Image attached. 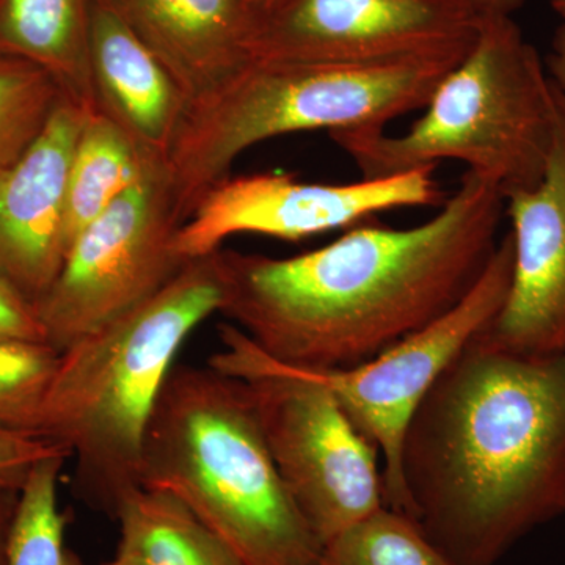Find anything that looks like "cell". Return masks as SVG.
I'll list each match as a JSON object with an SVG mask.
<instances>
[{"label":"cell","instance_id":"cell-25","mask_svg":"<svg viewBox=\"0 0 565 565\" xmlns=\"http://www.w3.org/2000/svg\"><path fill=\"white\" fill-rule=\"evenodd\" d=\"M545 66L556 102L565 114V25H561L553 35L552 50L546 55Z\"/></svg>","mask_w":565,"mask_h":565},{"label":"cell","instance_id":"cell-8","mask_svg":"<svg viewBox=\"0 0 565 565\" xmlns=\"http://www.w3.org/2000/svg\"><path fill=\"white\" fill-rule=\"evenodd\" d=\"M184 225L166 163H156L73 241L35 302L57 352L147 302L188 259L174 250Z\"/></svg>","mask_w":565,"mask_h":565},{"label":"cell","instance_id":"cell-1","mask_svg":"<svg viewBox=\"0 0 565 565\" xmlns=\"http://www.w3.org/2000/svg\"><path fill=\"white\" fill-rule=\"evenodd\" d=\"M504 214L503 192L465 170L440 211L412 228L356 226L292 258L221 248V315L277 363L370 362L473 289Z\"/></svg>","mask_w":565,"mask_h":565},{"label":"cell","instance_id":"cell-22","mask_svg":"<svg viewBox=\"0 0 565 565\" xmlns=\"http://www.w3.org/2000/svg\"><path fill=\"white\" fill-rule=\"evenodd\" d=\"M61 352L47 343L0 340V429L35 435Z\"/></svg>","mask_w":565,"mask_h":565},{"label":"cell","instance_id":"cell-19","mask_svg":"<svg viewBox=\"0 0 565 565\" xmlns=\"http://www.w3.org/2000/svg\"><path fill=\"white\" fill-rule=\"evenodd\" d=\"M66 460L65 452H55L33 465L11 526L7 565H82L66 545V515L58 505Z\"/></svg>","mask_w":565,"mask_h":565},{"label":"cell","instance_id":"cell-30","mask_svg":"<svg viewBox=\"0 0 565 565\" xmlns=\"http://www.w3.org/2000/svg\"><path fill=\"white\" fill-rule=\"evenodd\" d=\"M252 2L255 3L256 7H259V9L264 10L277 2V0H252Z\"/></svg>","mask_w":565,"mask_h":565},{"label":"cell","instance_id":"cell-24","mask_svg":"<svg viewBox=\"0 0 565 565\" xmlns=\"http://www.w3.org/2000/svg\"><path fill=\"white\" fill-rule=\"evenodd\" d=\"M55 452L63 451L35 435L0 429V486L22 489L33 465Z\"/></svg>","mask_w":565,"mask_h":565},{"label":"cell","instance_id":"cell-13","mask_svg":"<svg viewBox=\"0 0 565 565\" xmlns=\"http://www.w3.org/2000/svg\"><path fill=\"white\" fill-rule=\"evenodd\" d=\"M90 114L63 96L39 139L0 173V270L33 303L65 259L71 162Z\"/></svg>","mask_w":565,"mask_h":565},{"label":"cell","instance_id":"cell-28","mask_svg":"<svg viewBox=\"0 0 565 565\" xmlns=\"http://www.w3.org/2000/svg\"><path fill=\"white\" fill-rule=\"evenodd\" d=\"M104 565H141L140 561L137 559L136 555H132L129 550L120 548L118 546L117 556L110 561V563Z\"/></svg>","mask_w":565,"mask_h":565},{"label":"cell","instance_id":"cell-6","mask_svg":"<svg viewBox=\"0 0 565 565\" xmlns=\"http://www.w3.org/2000/svg\"><path fill=\"white\" fill-rule=\"evenodd\" d=\"M559 104L545 62L512 17H486L462 61L440 81L407 132L340 131L330 139L363 178H385L444 161L467 166L509 193L544 178Z\"/></svg>","mask_w":565,"mask_h":565},{"label":"cell","instance_id":"cell-20","mask_svg":"<svg viewBox=\"0 0 565 565\" xmlns=\"http://www.w3.org/2000/svg\"><path fill=\"white\" fill-rule=\"evenodd\" d=\"M318 565H456L414 516L384 508L322 546Z\"/></svg>","mask_w":565,"mask_h":565},{"label":"cell","instance_id":"cell-9","mask_svg":"<svg viewBox=\"0 0 565 565\" xmlns=\"http://www.w3.org/2000/svg\"><path fill=\"white\" fill-rule=\"evenodd\" d=\"M512 269L514 241L508 232L473 289L451 311L370 362L340 370H303L273 360L289 373L326 386L375 446L384 460L386 508L414 516L401 468L405 434L440 375L504 307Z\"/></svg>","mask_w":565,"mask_h":565},{"label":"cell","instance_id":"cell-10","mask_svg":"<svg viewBox=\"0 0 565 565\" xmlns=\"http://www.w3.org/2000/svg\"><path fill=\"white\" fill-rule=\"evenodd\" d=\"M434 172L424 167L351 184L302 182L282 173L230 177L204 193L174 237V250L189 262L217 252L234 234L302 241L381 212L441 206L446 196Z\"/></svg>","mask_w":565,"mask_h":565},{"label":"cell","instance_id":"cell-16","mask_svg":"<svg viewBox=\"0 0 565 565\" xmlns=\"http://www.w3.org/2000/svg\"><path fill=\"white\" fill-rule=\"evenodd\" d=\"M93 0H0V57L47 71L63 95L96 109L90 63Z\"/></svg>","mask_w":565,"mask_h":565},{"label":"cell","instance_id":"cell-4","mask_svg":"<svg viewBox=\"0 0 565 565\" xmlns=\"http://www.w3.org/2000/svg\"><path fill=\"white\" fill-rule=\"evenodd\" d=\"M140 487L177 498L245 565H318L322 546L278 473L247 385L210 364L167 379Z\"/></svg>","mask_w":565,"mask_h":565},{"label":"cell","instance_id":"cell-14","mask_svg":"<svg viewBox=\"0 0 565 565\" xmlns=\"http://www.w3.org/2000/svg\"><path fill=\"white\" fill-rule=\"evenodd\" d=\"M169 71L191 107L252 62V0H104Z\"/></svg>","mask_w":565,"mask_h":565},{"label":"cell","instance_id":"cell-11","mask_svg":"<svg viewBox=\"0 0 565 565\" xmlns=\"http://www.w3.org/2000/svg\"><path fill=\"white\" fill-rule=\"evenodd\" d=\"M481 18L465 0H277L252 61L366 62L465 46Z\"/></svg>","mask_w":565,"mask_h":565},{"label":"cell","instance_id":"cell-2","mask_svg":"<svg viewBox=\"0 0 565 565\" xmlns=\"http://www.w3.org/2000/svg\"><path fill=\"white\" fill-rule=\"evenodd\" d=\"M412 514L456 565H494L565 512V353L470 344L405 434Z\"/></svg>","mask_w":565,"mask_h":565},{"label":"cell","instance_id":"cell-15","mask_svg":"<svg viewBox=\"0 0 565 565\" xmlns=\"http://www.w3.org/2000/svg\"><path fill=\"white\" fill-rule=\"evenodd\" d=\"M90 63L96 109L148 158L166 163L191 104L104 0L92 3Z\"/></svg>","mask_w":565,"mask_h":565},{"label":"cell","instance_id":"cell-7","mask_svg":"<svg viewBox=\"0 0 565 565\" xmlns=\"http://www.w3.org/2000/svg\"><path fill=\"white\" fill-rule=\"evenodd\" d=\"M210 366L241 379L286 489L321 546L385 505L379 451L332 393L278 366L233 323Z\"/></svg>","mask_w":565,"mask_h":565},{"label":"cell","instance_id":"cell-3","mask_svg":"<svg viewBox=\"0 0 565 565\" xmlns=\"http://www.w3.org/2000/svg\"><path fill=\"white\" fill-rule=\"evenodd\" d=\"M218 250L189 259L147 302L58 356L39 437L76 460L77 492L111 519L122 498L140 489L145 435L181 345L221 313Z\"/></svg>","mask_w":565,"mask_h":565},{"label":"cell","instance_id":"cell-21","mask_svg":"<svg viewBox=\"0 0 565 565\" xmlns=\"http://www.w3.org/2000/svg\"><path fill=\"white\" fill-rule=\"evenodd\" d=\"M63 96L61 85L35 63L0 57V173L39 139Z\"/></svg>","mask_w":565,"mask_h":565},{"label":"cell","instance_id":"cell-26","mask_svg":"<svg viewBox=\"0 0 565 565\" xmlns=\"http://www.w3.org/2000/svg\"><path fill=\"white\" fill-rule=\"evenodd\" d=\"M21 489L18 487L0 486V565H7V552L11 526L20 503Z\"/></svg>","mask_w":565,"mask_h":565},{"label":"cell","instance_id":"cell-27","mask_svg":"<svg viewBox=\"0 0 565 565\" xmlns=\"http://www.w3.org/2000/svg\"><path fill=\"white\" fill-rule=\"evenodd\" d=\"M479 18L512 17L523 0H465Z\"/></svg>","mask_w":565,"mask_h":565},{"label":"cell","instance_id":"cell-12","mask_svg":"<svg viewBox=\"0 0 565 565\" xmlns=\"http://www.w3.org/2000/svg\"><path fill=\"white\" fill-rule=\"evenodd\" d=\"M514 241L511 289L476 343L525 356L565 353V114L537 188L505 196Z\"/></svg>","mask_w":565,"mask_h":565},{"label":"cell","instance_id":"cell-18","mask_svg":"<svg viewBox=\"0 0 565 565\" xmlns=\"http://www.w3.org/2000/svg\"><path fill=\"white\" fill-rule=\"evenodd\" d=\"M115 522L120 548L141 565H245L232 546L180 503L156 490H134L122 498Z\"/></svg>","mask_w":565,"mask_h":565},{"label":"cell","instance_id":"cell-23","mask_svg":"<svg viewBox=\"0 0 565 565\" xmlns=\"http://www.w3.org/2000/svg\"><path fill=\"white\" fill-rule=\"evenodd\" d=\"M0 340L47 343L35 303L0 270Z\"/></svg>","mask_w":565,"mask_h":565},{"label":"cell","instance_id":"cell-5","mask_svg":"<svg viewBox=\"0 0 565 565\" xmlns=\"http://www.w3.org/2000/svg\"><path fill=\"white\" fill-rule=\"evenodd\" d=\"M475 41V40H473ZM366 62L252 61L188 111L166 162L184 222L262 141L305 131H370L424 109L471 44Z\"/></svg>","mask_w":565,"mask_h":565},{"label":"cell","instance_id":"cell-29","mask_svg":"<svg viewBox=\"0 0 565 565\" xmlns=\"http://www.w3.org/2000/svg\"><path fill=\"white\" fill-rule=\"evenodd\" d=\"M552 7L563 18L565 25V0H552Z\"/></svg>","mask_w":565,"mask_h":565},{"label":"cell","instance_id":"cell-17","mask_svg":"<svg viewBox=\"0 0 565 565\" xmlns=\"http://www.w3.org/2000/svg\"><path fill=\"white\" fill-rule=\"evenodd\" d=\"M156 163L134 143L117 122L102 111L85 121L66 189L65 245L73 241L104 211L134 188Z\"/></svg>","mask_w":565,"mask_h":565}]
</instances>
